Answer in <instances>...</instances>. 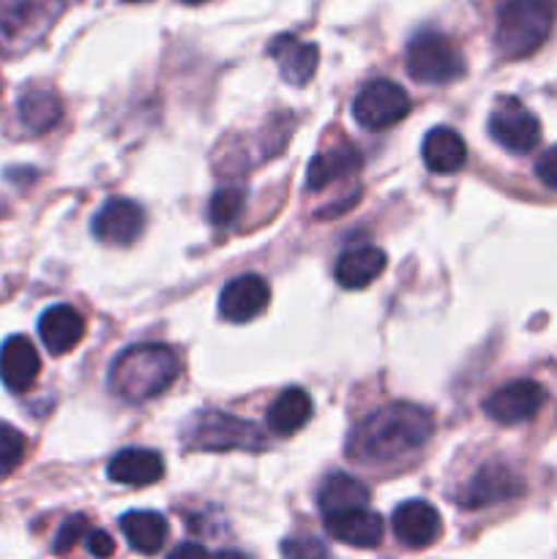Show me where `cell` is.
I'll list each match as a JSON object with an SVG mask.
<instances>
[{
    "label": "cell",
    "instance_id": "cell-1",
    "mask_svg": "<svg viewBox=\"0 0 557 559\" xmlns=\"http://www.w3.org/2000/svg\"><path fill=\"white\" fill-rule=\"evenodd\" d=\"M435 418L426 407L391 402L355 424L347 440V456L358 464H388L420 451L431 440Z\"/></svg>",
    "mask_w": 557,
    "mask_h": 559
},
{
    "label": "cell",
    "instance_id": "cell-2",
    "mask_svg": "<svg viewBox=\"0 0 557 559\" xmlns=\"http://www.w3.org/2000/svg\"><path fill=\"white\" fill-rule=\"evenodd\" d=\"M180 360L167 344H137L123 349L109 369V391L131 404L156 399L178 380Z\"/></svg>",
    "mask_w": 557,
    "mask_h": 559
},
{
    "label": "cell",
    "instance_id": "cell-3",
    "mask_svg": "<svg viewBox=\"0 0 557 559\" xmlns=\"http://www.w3.org/2000/svg\"><path fill=\"white\" fill-rule=\"evenodd\" d=\"M555 0H502L497 9L495 44L502 58H528L549 38Z\"/></svg>",
    "mask_w": 557,
    "mask_h": 559
},
{
    "label": "cell",
    "instance_id": "cell-4",
    "mask_svg": "<svg viewBox=\"0 0 557 559\" xmlns=\"http://www.w3.org/2000/svg\"><path fill=\"white\" fill-rule=\"evenodd\" d=\"M66 9V0H0V52L36 47Z\"/></svg>",
    "mask_w": 557,
    "mask_h": 559
},
{
    "label": "cell",
    "instance_id": "cell-5",
    "mask_svg": "<svg viewBox=\"0 0 557 559\" xmlns=\"http://www.w3.org/2000/svg\"><path fill=\"white\" fill-rule=\"evenodd\" d=\"M407 71L424 85H451L464 76V58L440 31H418L407 44Z\"/></svg>",
    "mask_w": 557,
    "mask_h": 559
},
{
    "label": "cell",
    "instance_id": "cell-6",
    "mask_svg": "<svg viewBox=\"0 0 557 559\" xmlns=\"http://www.w3.org/2000/svg\"><path fill=\"white\" fill-rule=\"evenodd\" d=\"M186 448L194 451H257L265 448L257 426L227 413H205L191 424Z\"/></svg>",
    "mask_w": 557,
    "mask_h": 559
},
{
    "label": "cell",
    "instance_id": "cell-7",
    "mask_svg": "<svg viewBox=\"0 0 557 559\" xmlns=\"http://www.w3.org/2000/svg\"><path fill=\"white\" fill-rule=\"evenodd\" d=\"M410 107L413 102L402 85L391 80H375L360 87L353 102V115L364 129L386 131L407 118Z\"/></svg>",
    "mask_w": 557,
    "mask_h": 559
},
{
    "label": "cell",
    "instance_id": "cell-8",
    "mask_svg": "<svg viewBox=\"0 0 557 559\" xmlns=\"http://www.w3.org/2000/svg\"><path fill=\"white\" fill-rule=\"evenodd\" d=\"M489 134L508 153H530L541 142V123L519 98L502 96L489 115Z\"/></svg>",
    "mask_w": 557,
    "mask_h": 559
},
{
    "label": "cell",
    "instance_id": "cell-9",
    "mask_svg": "<svg viewBox=\"0 0 557 559\" xmlns=\"http://www.w3.org/2000/svg\"><path fill=\"white\" fill-rule=\"evenodd\" d=\"M522 491L524 484L513 469H508L500 462H489L459 489L457 502L462 508H467V511H473V508H489L497 506V502L513 500Z\"/></svg>",
    "mask_w": 557,
    "mask_h": 559
},
{
    "label": "cell",
    "instance_id": "cell-10",
    "mask_svg": "<svg viewBox=\"0 0 557 559\" xmlns=\"http://www.w3.org/2000/svg\"><path fill=\"white\" fill-rule=\"evenodd\" d=\"M546 404V391L533 380H513L497 388L484 402V413L502 426H517L533 420Z\"/></svg>",
    "mask_w": 557,
    "mask_h": 559
},
{
    "label": "cell",
    "instance_id": "cell-11",
    "mask_svg": "<svg viewBox=\"0 0 557 559\" xmlns=\"http://www.w3.org/2000/svg\"><path fill=\"white\" fill-rule=\"evenodd\" d=\"M268 304H271V287H268L265 278L254 276V273L227 282L218 295V311H222L224 320L235 322V325H244V322L260 317L268 309Z\"/></svg>",
    "mask_w": 557,
    "mask_h": 559
},
{
    "label": "cell",
    "instance_id": "cell-12",
    "mask_svg": "<svg viewBox=\"0 0 557 559\" xmlns=\"http://www.w3.org/2000/svg\"><path fill=\"white\" fill-rule=\"evenodd\" d=\"M393 535L407 549H426V546L437 544L442 535V519L435 506L424 500H407L393 511L391 516Z\"/></svg>",
    "mask_w": 557,
    "mask_h": 559
},
{
    "label": "cell",
    "instance_id": "cell-13",
    "mask_svg": "<svg viewBox=\"0 0 557 559\" xmlns=\"http://www.w3.org/2000/svg\"><path fill=\"white\" fill-rule=\"evenodd\" d=\"M145 229V211L131 200H109L93 216V235L109 246H129Z\"/></svg>",
    "mask_w": 557,
    "mask_h": 559
},
{
    "label": "cell",
    "instance_id": "cell-14",
    "mask_svg": "<svg viewBox=\"0 0 557 559\" xmlns=\"http://www.w3.org/2000/svg\"><path fill=\"white\" fill-rule=\"evenodd\" d=\"M42 371V358L31 338L9 336L0 347V380L9 391L25 393Z\"/></svg>",
    "mask_w": 557,
    "mask_h": 559
},
{
    "label": "cell",
    "instance_id": "cell-15",
    "mask_svg": "<svg viewBox=\"0 0 557 559\" xmlns=\"http://www.w3.org/2000/svg\"><path fill=\"white\" fill-rule=\"evenodd\" d=\"M38 336L42 344L52 355H66L82 342L85 336V320L80 311L69 304L49 306L42 317H38Z\"/></svg>",
    "mask_w": 557,
    "mask_h": 559
},
{
    "label": "cell",
    "instance_id": "cell-16",
    "mask_svg": "<svg viewBox=\"0 0 557 559\" xmlns=\"http://www.w3.org/2000/svg\"><path fill=\"white\" fill-rule=\"evenodd\" d=\"M325 530L331 538L355 546V549H375V546L382 544L386 522H382L380 513L369 511V508H360V511L325 516Z\"/></svg>",
    "mask_w": 557,
    "mask_h": 559
},
{
    "label": "cell",
    "instance_id": "cell-17",
    "mask_svg": "<svg viewBox=\"0 0 557 559\" xmlns=\"http://www.w3.org/2000/svg\"><path fill=\"white\" fill-rule=\"evenodd\" d=\"M271 58L278 63L284 80L289 85H306L315 76L320 49L309 41H300L295 36H278L271 41Z\"/></svg>",
    "mask_w": 557,
    "mask_h": 559
},
{
    "label": "cell",
    "instance_id": "cell-18",
    "mask_svg": "<svg viewBox=\"0 0 557 559\" xmlns=\"http://www.w3.org/2000/svg\"><path fill=\"white\" fill-rule=\"evenodd\" d=\"M107 475L115 484L147 486L162 478L164 462L156 451H147V448H126L115 453L112 462L107 464Z\"/></svg>",
    "mask_w": 557,
    "mask_h": 559
},
{
    "label": "cell",
    "instance_id": "cell-19",
    "mask_svg": "<svg viewBox=\"0 0 557 559\" xmlns=\"http://www.w3.org/2000/svg\"><path fill=\"white\" fill-rule=\"evenodd\" d=\"M386 251L377 249V246H358V249H349L339 257L333 276H336L339 287L364 289L386 271Z\"/></svg>",
    "mask_w": 557,
    "mask_h": 559
},
{
    "label": "cell",
    "instance_id": "cell-20",
    "mask_svg": "<svg viewBox=\"0 0 557 559\" xmlns=\"http://www.w3.org/2000/svg\"><path fill=\"white\" fill-rule=\"evenodd\" d=\"M424 164L429 173L435 175H453L464 167L467 162V145H464L462 134H457L448 126H437L424 136Z\"/></svg>",
    "mask_w": 557,
    "mask_h": 559
},
{
    "label": "cell",
    "instance_id": "cell-21",
    "mask_svg": "<svg viewBox=\"0 0 557 559\" xmlns=\"http://www.w3.org/2000/svg\"><path fill=\"white\" fill-rule=\"evenodd\" d=\"M317 506H320L322 516H339V513L360 511V508H369V489H366L358 478L333 473L331 478H325V484L320 486V491H317Z\"/></svg>",
    "mask_w": 557,
    "mask_h": 559
},
{
    "label": "cell",
    "instance_id": "cell-22",
    "mask_svg": "<svg viewBox=\"0 0 557 559\" xmlns=\"http://www.w3.org/2000/svg\"><path fill=\"white\" fill-rule=\"evenodd\" d=\"M311 413H315V404H311L309 393L304 388H287L273 399L271 409H268V429L273 435L289 437L309 424Z\"/></svg>",
    "mask_w": 557,
    "mask_h": 559
},
{
    "label": "cell",
    "instance_id": "cell-23",
    "mask_svg": "<svg viewBox=\"0 0 557 559\" xmlns=\"http://www.w3.org/2000/svg\"><path fill=\"white\" fill-rule=\"evenodd\" d=\"M120 530H123L126 540L140 555H158L167 544V522L162 513L156 511H129L120 519Z\"/></svg>",
    "mask_w": 557,
    "mask_h": 559
},
{
    "label": "cell",
    "instance_id": "cell-24",
    "mask_svg": "<svg viewBox=\"0 0 557 559\" xmlns=\"http://www.w3.org/2000/svg\"><path fill=\"white\" fill-rule=\"evenodd\" d=\"M358 167H360L358 151H355L349 142H344V145L328 147V151L317 153V156L311 158L306 183H309V189H325V186H331L333 180L355 173Z\"/></svg>",
    "mask_w": 557,
    "mask_h": 559
},
{
    "label": "cell",
    "instance_id": "cell-25",
    "mask_svg": "<svg viewBox=\"0 0 557 559\" xmlns=\"http://www.w3.org/2000/svg\"><path fill=\"white\" fill-rule=\"evenodd\" d=\"M16 112H20V120L25 129L31 131H49L63 115V107H60V98L55 96L52 91H44V87H27L20 96V104H16Z\"/></svg>",
    "mask_w": 557,
    "mask_h": 559
},
{
    "label": "cell",
    "instance_id": "cell-26",
    "mask_svg": "<svg viewBox=\"0 0 557 559\" xmlns=\"http://www.w3.org/2000/svg\"><path fill=\"white\" fill-rule=\"evenodd\" d=\"M244 205H246L244 189H235V186L233 189H218L216 194L211 197V202H208V222L218 229L229 227V224L240 216Z\"/></svg>",
    "mask_w": 557,
    "mask_h": 559
},
{
    "label": "cell",
    "instance_id": "cell-27",
    "mask_svg": "<svg viewBox=\"0 0 557 559\" xmlns=\"http://www.w3.org/2000/svg\"><path fill=\"white\" fill-rule=\"evenodd\" d=\"M25 435L16 426L0 420V478H9L25 459Z\"/></svg>",
    "mask_w": 557,
    "mask_h": 559
},
{
    "label": "cell",
    "instance_id": "cell-28",
    "mask_svg": "<svg viewBox=\"0 0 557 559\" xmlns=\"http://www.w3.org/2000/svg\"><path fill=\"white\" fill-rule=\"evenodd\" d=\"M284 559H325L328 549L320 538L300 535V538H287L282 544Z\"/></svg>",
    "mask_w": 557,
    "mask_h": 559
},
{
    "label": "cell",
    "instance_id": "cell-29",
    "mask_svg": "<svg viewBox=\"0 0 557 559\" xmlns=\"http://www.w3.org/2000/svg\"><path fill=\"white\" fill-rule=\"evenodd\" d=\"M87 533V519L85 516H71L69 522L60 524L58 535H55V551L63 555V551H71L82 540V535Z\"/></svg>",
    "mask_w": 557,
    "mask_h": 559
},
{
    "label": "cell",
    "instance_id": "cell-30",
    "mask_svg": "<svg viewBox=\"0 0 557 559\" xmlns=\"http://www.w3.org/2000/svg\"><path fill=\"white\" fill-rule=\"evenodd\" d=\"M535 175H538V180L546 189L557 191V145H552L549 151L541 153L538 162H535Z\"/></svg>",
    "mask_w": 557,
    "mask_h": 559
},
{
    "label": "cell",
    "instance_id": "cell-31",
    "mask_svg": "<svg viewBox=\"0 0 557 559\" xmlns=\"http://www.w3.org/2000/svg\"><path fill=\"white\" fill-rule=\"evenodd\" d=\"M87 551L96 559H107L115 555V544L104 530H93V533H87Z\"/></svg>",
    "mask_w": 557,
    "mask_h": 559
},
{
    "label": "cell",
    "instance_id": "cell-32",
    "mask_svg": "<svg viewBox=\"0 0 557 559\" xmlns=\"http://www.w3.org/2000/svg\"><path fill=\"white\" fill-rule=\"evenodd\" d=\"M167 559H216V555H211V551L200 544H180L169 551Z\"/></svg>",
    "mask_w": 557,
    "mask_h": 559
},
{
    "label": "cell",
    "instance_id": "cell-33",
    "mask_svg": "<svg viewBox=\"0 0 557 559\" xmlns=\"http://www.w3.org/2000/svg\"><path fill=\"white\" fill-rule=\"evenodd\" d=\"M216 559H246V557L238 555V551H218Z\"/></svg>",
    "mask_w": 557,
    "mask_h": 559
},
{
    "label": "cell",
    "instance_id": "cell-34",
    "mask_svg": "<svg viewBox=\"0 0 557 559\" xmlns=\"http://www.w3.org/2000/svg\"><path fill=\"white\" fill-rule=\"evenodd\" d=\"M183 3H191V5H200V3H205V0H183Z\"/></svg>",
    "mask_w": 557,
    "mask_h": 559
},
{
    "label": "cell",
    "instance_id": "cell-35",
    "mask_svg": "<svg viewBox=\"0 0 557 559\" xmlns=\"http://www.w3.org/2000/svg\"><path fill=\"white\" fill-rule=\"evenodd\" d=\"M129 3H142V0H129Z\"/></svg>",
    "mask_w": 557,
    "mask_h": 559
}]
</instances>
